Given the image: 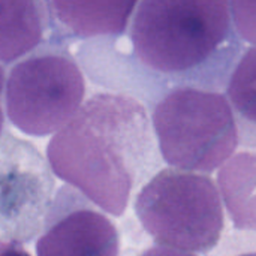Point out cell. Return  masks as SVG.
Returning <instances> with one entry per match:
<instances>
[{
    "label": "cell",
    "instance_id": "2",
    "mask_svg": "<svg viewBox=\"0 0 256 256\" xmlns=\"http://www.w3.org/2000/svg\"><path fill=\"white\" fill-rule=\"evenodd\" d=\"M129 27L132 54L162 80L218 92L240 52L225 0H142Z\"/></svg>",
    "mask_w": 256,
    "mask_h": 256
},
{
    "label": "cell",
    "instance_id": "14",
    "mask_svg": "<svg viewBox=\"0 0 256 256\" xmlns=\"http://www.w3.org/2000/svg\"><path fill=\"white\" fill-rule=\"evenodd\" d=\"M0 256H30L20 244H0Z\"/></svg>",
    "mask_w": 256,
    "mask_h": 256
},
{
    "label": "cell",
    "instance_id": "11",
    "mask_svg": "<svg viewBox=\"0 0 256 256\" xmlns=\"http://www.w3.org/2000/svg\"><path fill=\"white\" fill-rule=\"evenodd\" d=\"M255 48L250 46L234 68V72L228 84V98L234 111L240 116L242 122H246L254 129L255 124V75H256ZM230 104V105H231ZM231 108V110H232ZM232 111V112H234Z\"/></svg>",
    "mask_w": 256,
    "mask_h": 256
},
{
    "label": "cell",
    "instance_id": "6",
    "mask_svg": "<svg viewBox=\"0 0 256 256\" xmlns=\"http://www.w3.org/2000/svg\"><path fill=\"white\" fill-rule=\"evenodd\" d=\"M54 180L46 160L30 142L0 136V244L30 242L44 228Z\"/></svg>",
    "mask_w": 256,
    "mask_h": 256
},
{
    "label": "cell",
    "instance_id": "13",
    "mask_svg": "<svg viewBox=\"0 0 256 256\" xmlns=\"http://www.w3.org/2000/svg\"><path fill=\"white\" fill-rule=\"evenodd\" d=\"M141 256H196L195 254H188V252H180V250H174V249H168V248H162V246H153L147 250H144V254Z\"/></svg>",
    "mask_w": 256,
    "mask_h": 256
},
{
    "label": "cell",
    "instance_id": "12",
    "mask_svg": "<svg viewBox=\"0 0 256 256\" xmlns=\"http://www.w3.org/2000/svg\"><path fill=\"white\" fill-rule=\"evenodd\" d=\"M230 14H232L237 32L250 44L255 40L256 2H230ZM234 28V30H236Z\"/></svg>",
    "mask_w": 256,
    "mask_h": 256
},
{
    "label": "cell",
    "instance_id": "3",
    "mask_svg": "<svg viewBox=\"0 0 256 256\" xmlns=\"http://www.w3.org/2000/svg\"><path fill=\"white\" fill-rule=\"evenodd\" d=\"M162 159L178 171L210 174L237 150L238 124L220 92L171 88L152 116Z\"/></svg>",
    "mask_w": 256,
    "mask_h": 256
},
{
    "label": "cell",
    "instance_id": "15",
    "mask_svg": "<svg viewBox=\"0 0 256 256\" xmlns=\"http://www.w3.org/2000/svg\"><path fill=\"white\" fill-rule=\"evenodd\" d=\"M3 92H4V70L0 64V136L4 126V112H3Z\"/></svg>",
    "mask_w": 256,
    "mask_h": 256
},
{
    "label": "cell",
    "instance_id": "1",
    "mask_svg": "<svg viewBox=\"0 0 256 256\" xmlns=\"http://www.w3.org/2000/svg\"><path fill=\"white\" fill-rule=\"evenodd\" d=\"M46 159L58 178L105 213L120 218L134 188L156 165L146 108L130 96L94 94L52 135Z\"/></svg>",
    "mask_w": 256,
    "mask_h": 256
},
{
    "label": "cell",
    "instance_id": "8",
    "mask_svg": "<svg viewBox=\"0 0 256 256\" xmlns=\"http://www.w3.org/2000/svg\"><path fill=\"white\" fill-rule=\"evenodd\" d=\"M136 6L135 0L120 2H62L46 3L50 14L72 34L78 38L118 36L129 22Z\"/></svg>",
    "mask_w": 256,
    "mask_h": 256
},
{
    "label": "cell",
    "instance_id": "10",
    "mask_svg": "<svg viewBox=\"0 0 256 256\" xmlns=\"http://www.w3.org/2000/svg\"><path fill=\"white\" fill-rule=\"evenodd\" d=\"M256 159L254 153L230 158L218 172V186L237 230H255Z\"/></svg>",
    "mask_w": 256,
    "mask_h": 256
},
{
    "label": "cell",
    "instance_id": "16",
    "mask_svg": "<svg viewBox=\"0 0 256 256\" xmlns=\"http://www.w3.org/2000/svg\"><path fill=\"white\" fill-rule=\"evenodd\" d=\"M240 256H255L254 254H248V255H240Z\"/></svg>",
    "mask_w": 256,
    "mask_h": 256
},
{
    "label": "cell",
    "instance_id": "4",
    "mask_svg": "<svg viewBox=\"0 0 256 256\" xmlns=\"http://www.w3.org/2000/svg\"><path fill=\"white\" fill-rule=\"evenodd\" d=\"M135 213L158 246L207 254L224 231L219 190L204 174L174 168L156 172L140 190Z\"/></svg>",
    "mask_w": 256,
    "mask_h": 256
},
{
    "label": "cell",
    "instance_id": "9",
    "mask_svg": "<svg viewBox=\"0 0 256 256\" xmlns=\"http://www.w3.org/2000/svg\"><path fill=\"white\" fill-rule=\"evenodd\" d=\"M46 3L0 0V62L12 63L33 51L44 38Z\"/></svg>",
    "mask_w": 256,
    "mask_h": 256
},
{
    "label": "cell",
    "instance_id": "7",
    "mask_svg": "<svg viewBox=\"0 0 256 256\" xmlns=\"http://www.w3.org/2000/svg\"><path fill=\"white\" fill-rule=\"evenodd\" d=\"M42 230L36 243L38 256H118L116 226L86 204L72 206L64 212L54 200Z\"/></svg>",
    "mask_w": 256,
    "mask_h": 256
},
{
    "label": "cell",
    "instance_id": "5",
    "mask_svg": "<svg viewBox=\"0 0 256 256\" xmlns=\"http://www.w3.org/2000/svg\"><path fill=\"white\" fill-rule=\"evenodd\" d=\"M86 82L78 64L64 52H36L18 62L4 82L10 123L33 136L66 126L84 104Z\"/></svg>",
    "mask_w": 256,
    "mask_h": 256
}]
</instances>
